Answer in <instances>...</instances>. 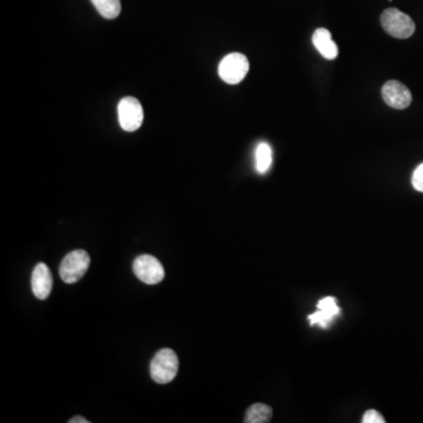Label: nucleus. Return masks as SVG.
<instances>
[{"label": "nucleus", "instance_id": "nucleus-14", "mask_svg": "<svg viewBox=\"0 0 423 423\" xmlns=\"http://www.w3.org/2000/svg\"><path fill=\"white\" fill-rule=\"evenodd\" d=\"M412 184L417 191L423 193V162L417 166V169L414 171Z\"/></svg>", "mask_w": 423, "mask_h": 423}, {"label": "nucleus", "instance_id": "nucleus-3", "mask_svg": "<svg viewBox=\"0 0 423 423\" xmlns=\"http://www.w3.org/2000/svg\"><path fill=\"white\" fill-rule=\"evenodd\" d=\"M381 25L387 33L397 39H407L412 37L415 32L413 19L408 14L393 7L385 10L381 16Z\"/></svg>", "mask_w": 423, "mask_h": 423}, {"label": "nucleus", "instance_id": "nucleus-13", "mask_svg": "<svg viewBox=\"0 0 423 423\" xmlns=\"http://www.w3.org/2000/svg\"><path fill=\"white\" fill-rule=\"evenodd\" d=\"M272 164V148L266 142H260L256 151V166L258 173H266Z\"/></svg>", "mask_w": 423, "mask_h": 423}, {"label": "nucleus", "instance_id": "nucleus-2", "mask_svg": "<svg viewBox=\"0 0 423 423\" xmlns=\"http://www.w3.org/2000/svg\"><path fill=\"white\" fill-rule=\"evenodd\" d=\"M91 265V258L84 249H75L68 253L61 261L59 274L66 283H75L86 274Z\"/></svg>", "mask_w": 423, "mask_h": 423}, {"label": "nucleus", "instance_id": "nucleus-6", "mask_svg": "<svg viewBox=\"0 0 423 423\" xmlns=\"http://www.w3.org/2000/svg\"><path fill=\"white\" fill-rule=\"evenodd\" d=\"M133 272L146 285H158L164 278V268L162 262L148 254L135 258L133 262Z\"/></svg>", "mask_w": 423, "mask_h": 423}, {"label": "nucleus", "instance_id": "nucleus-7", "mask_svg": "<svg viewBox=\"0 0 423 423\" xmlns=\"http://www.w3.org/2000/svg\"><path fill=\"white\" fill-rule=\"evenodd\" d=\"M381 92L385 103L395 110H404L410 106L413 100L412 93L406 85L397 80L387 81Z\"/></svg>", "mask_w": 423, "mask_h": 423}, {"label": "nucleus", "instance_id": "nucleus-5", "mask_svg": "<svg viewBox=\"0 0 423 423\" xmlns=\"http://www.w3.org/2000/svg\"><path fill=\"white\" fill-rule=\"evenodd\" d=\"M118 118L121 128L126 132H135L144 121V110L140 101L133 97H125L118 105Z\"/></svg>", "mask_w": 423, "mask_h": 423}, {"label": "nucleus", "instance_id": "nucleus-11", "mask_svg": "<svg viewBox=\"0 0 423 423\" xmlns=\"http://www.w3.org/2000/svg\"><path fill=\"white\" fill-rule=\"evenodd\" d=\"M273 410L271 407L263 403H256L249 407L246 412V423H267L272 420Z\"/></svg>", "mask_w": 423, "mask_h": 423}, {"label": "nucleus", "instance_id": "nucleus-16", "mask_svg": "<svg viewBox=\"0 0 423 423\" xmlns=\"http://www.w3.org/2000/svg\"><path fill=\"white\" fill-rule=\"evenodd\" d=\"M70 423H90V421L86 420L85 417H74L72 419H70L68 421Z\"/></svg>", "mask_w": 423, "mask_h": 423}, {"label": "nucleus", "instance_id": "nucleus-9", "mask_svg": "<svg viewBox=\"0 0 423 423\" xmlns=\"http://www.w3.org/2000/svg\"><path fill=\"white\" fill-rule=\"evenodd\" d=\"M340 308L336 305V300L332 296H327L318 303V312L313 313L308 316L309 323L312 326H321L326 328L336 316L339 315Z\"/></svg>", "mask_w": 423, "mask_h": 423}, {"label": "nucleus", "instance_id": "nucleus-4", "mask_svg": "<svg viewBox=\"0 0 423 423\" xmlns=\"http://www.w3.org/2000/svg\"><path fill=\"white\" fill-rule=\"evenodd\" d=\"M249 59L242 53H231L226 56L219 65V75L229 85L241 83L249 73Z\"/></svg>", "mask_w": 423, "mask_h": 423}, {"label": "nucleus", "instance_id": "nucleus-15", "mask_svg": "<svg viewBox=\"0 0 423 423\" xmlns=\"http://www.w3.org/2000/svg\"><path fill=\"white\" fill-rule=\"evenodd\" d=\"M362 422L363 423H385V419H383L382 415L379 413V412H376V410L370 409L367 410L365 415L362 417Z\"/></svg>", "mask_w": 423, "mask_h": 423}, {"label": "nucleus", "instance_id": "nucleus-10", "mask_svg": "<svg viewBox=\"0 0 423 423\" xmlns=\"http://www.w3.org/2000/svg\"><path fill=\"white\" fill-rule=\"evenodd\" d=\"M312 41L319 53L328 61L336 59L339 56L338 45L333 41L332 34L327 28H318L313 34Z\"/></svg>", "mask_w": 423, "mask_h": 423}, {"label": "nucleus", "instance_id": "nucleus-12", "mask_svg": "<svg viewBox=\"0 0 423 423\" xmlns=\"http://www.w3.org/2000/svg\"><path fill=\"white\" fill-rule=\"evenodd\" d=\"M98 12L106 19H115L121 12L120 0H91Z\"/></svg>", "mask_w": 423, "mask_h": 423}, {"label": "nucleus", "instance_id": "nucleus-1", "mask_svg": "<svg viewBox=\"0 0 423 423\" xmlns=\"http://www.w3.org/2000/svg\"><path fill=\"white\" fill-rule=\"evenodd\" d=\"M151 376L160 385L169 383L175 379L179 370V359L174 350L164 348L155 354L151 362Z\"/></svg>", "mask_w": 423, "mask_h": 423}, {"label": "nucleus", "instance_id": "nucleus-8", "mask_svg": "<svg viewBox=\"0 0 423 423\" xmlns=\"http://www.w3.org/2000/svg\"><path fill=\"white\" fill-rule=\"evenodd\" d=\"M31 286H32V292L37 299L45 300L50 296L53 279H52L50 268L43 262L34 267L32 278H31Z\"/></svg>", "mask_w": 423, "mask_h": 423}]
</instances>
